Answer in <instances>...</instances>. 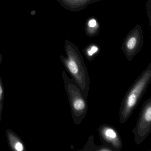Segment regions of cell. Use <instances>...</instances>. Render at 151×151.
<instances>
[{"mask_svg":"<svg viewBox=\"0 0 151 151\" xmlns=\"http://www.w3.org/2000/svg\"><path fill=\"white\" fill-rule=\"evenodd\" d=\"M64 48L67 57L60 55L62 62L87 99L90 89V78L83 56L77 46L69 40H65Z\"/></svg>","mask_w":151,"mask_h":151,"instance_id":"obj_1","label":"cell"},{"mask_svg":"<svg viewBox=\"0 0 151 151\" xmlns=\"http://www.w3.org/2000/svg\"><path fill=\"white\" fill-rule=\"evenodd\" d=\"M151 82V62L130 86L119 109V122H127L140 102Z\"/></svg>","mask_w":151,"mask_h":151,"instance_id":"obj_2","label":"cell"},{"mask_svg":"<svg viewBox=\"0 0 151 151\" xmlns=\"http://www.w3.org/2000/svg\"><path fill=\"white\" fill-rule=\"evenodd\" d=\"M62 76L73 122L76 125H79L87 113V99L76 83L70 78L65 71H63Z\"/></svg>","mask_w":151,"mask_h":151,"instance_id":"obj_3","label":"cell"},{"mask_svg":"<svg viewBox=\"0 0 151 151\" xmlns=\"http://www.w3.org/2000/svg\"><path fill=\"white\" fill-rule=\"evenodd\" d=\"M134 140L139 145L151 132V96L144 102L135 128L132 130Z\"/></svg>","mask_w":151,"mask_h":151,"instance_id":"obj_4","label":"cell"},{"mask_svg":"<svg viewBox=\"0 0 151 151\" xmlns=\"http://www.w3.org/2000/svg\"><path fill=\"white\" fill-rule=\"evenodd\" d=\"M144 42L141 24H137L132 29L124 40L122 51L126 59L130 62L141 51Z\"/></svg>","mask_w":151,"mask_h":151,"instance_id":"obj_5","label":"cell"},{"mask_svg":"<svg viewBox=\"0 0 151 151\" xmlns=\"http://www.w3.org/2000/svg\"><path fill=\"white\" fill-rule=\"evenodd\" d=\"M98 132L103 145L110 147L114 151H120L122 149V139L114 126L103 124L99 127Z\"/></svg>","mask_w":151,"mask_h":151,"instance_id":"obj_6","label":"cell"},{"mask_svg":"<svg viewBox=\"0 0 151 151\" xmlns=\"http://www.w3.org/2000/svg\"><path fill=\"white\" fill-rule=\"evenodd\" d=\"M65 9L71 12L83 10L91 4L99 2L101 0H56Z\"/></svg>","mask_w":151,"mask_h":151,"instance_id":"obj_7","label":"cell"},{"mask_svg":"<svg viewBox=\"0 0 151 151\" xmlns=\"http://www.w3.org/2000/svg\"><path fill=\"white\" fill-rule=\"evenodd\" d=\"M84 29L86 36L89 37H96L99 33L100 25L96 17H91L86 20Z\"/></svg>","mask_w":151,"mask_h":151,"instance_id":"obj_8","label":"cell"},{"mask_svg":"<svg viewBox=\"0 0 151 151\" xmlns=\"http://www.w3.org/2000/svg\"><path fill=\"white\" fill-rule=\"evenodd\" d=\"M100 47L96 44H90L86 46L83 50L86 58L89 61L94 60L100 52Z\"/></svg>","mask_w":151,"mask_h":151,"instance_id":"obj_9","label":"cell"},{"mask_svg":"<svg viewBox=\"0 0 151 151\" xmlns=\"http://www.w3.org/2000/svg\"><path fill=\"white\" fill-rule=\"evenodd\" d=\"M81 151H114L113 149L105 145H101L99 146L96 145L94 142V137L92 135L90 136L88 138L87 144L85 145Z\"/></svg>","mask_w":151,"mask_h":151,"instance_id":"obj_10","label":"cell"},{"mask_svg":"<svg viewBox=\"0 0 151 151\" xmlns=\"http://www.w3.org/2000/svg\"><path fill=\"white\" fill-rule=\"evenodd\" d=\"M147 15L149 19V22L151 23V0H148L147 4Z\"/></svg>","mask_w":151,"mask_h":151,"instance_id":"obj_11","label":"cell"},{"mask_svg":"<svg viewBox=\"0 0 151 151\" xmlns=\"http://www.w3.org/2000/svg\"><path fill=\"white\" fill-rule=\"evenodd\" d=\"M16 150H17L18 151H22L23 150V146L22 144L20 142H17L16 144L15 145Z\"/></svg>","mask_w":151,"mask_h":151,"instance_id":"obj_12","label":"cell"},{"mask_svg":"<svg viewBox=\"0 0 151 151\" xmlns=\"http://www.w3.org/2000/svg\"><path fill=\"white\" fill-rule=\"evenodd\" d=\"M2 93V88H1V86H0V96H1V94Z\"/></svg>","mask_w":151,"mask_h":151,"instance_id":"obj_13","label":"cell"}]
</instances>
